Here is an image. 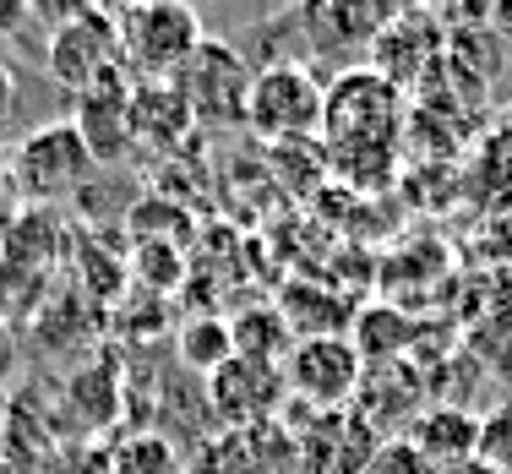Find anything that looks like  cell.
Segmentation results:
<instances>
[{
  "label": "cell",
  "instance_id": "cell-1",
  "mask_svg": "<svg viewBox=\"0 0 512 474\" xmlns=\"http://www.w3.org/2000/svg\"><path fill=\"white\" fill-rule=\"evenodd\" d=\"M115 33H120V66H126L131 82H175L180 66L207 39L202 17L191 6H180V0H137V6H120Z\"/></svg>",
  "mask_w": 512,
  "mask_h": 474
},
{
  "label": "cell",
  "instance_id": "cell-2",
  "mask_svg": "<svg viewBox=\"0 0 512 474\" xmlns=\"http://www.w3.org/2000/svg\"><path fill=\"white\" fill-rule=\"evenodd\" d=\"M11 180H17L22 202L28 208H50L66 197H77L82 186H88V175H99V164H93V153L82 148L77 126L71 120H50V126H33L28 137L11 148L6 158Z\"/></svg>",
  "mask_w": 512,
  "mask_h": 474
},
{
  "label": "cell",
  "instance_id": "cell-3",
  "mask_svg": "<svg viewBox=\"0 0 512 474\" xmlns=\"http://www.w3.org/2000/svg\"><path fill=\"white\" fill-rule=\"evenodd\" d=\"M278 425L295 436V474H365L371 458H376V447L387 442L355 404L327 409V415H311V409H300V404H284Z\"/></svg>",
  "mask_w": 512,
  "mask_h": 474
},
{
  "label": "cell",
  "instance_id": "cell-4",
  "mask_svg": "<svg viewBox=\"0 0 512 474\" xmlns=\"http://www.w3.org/2000/svg\"><path fill=\"white\" fill-rule=\"evenodd\" d=\"M44 66L71 99L104 88V82H120L126 66H120V33H115V11L99 6H71L66 17L55 22L50 50H44Z\"/></svg>",
  "mask_w": 512,
  "mask_h": 474
},
{
  "label": "cell",
  "instance_id": "cell-5",
  "mask_svg": "<svg viewBox=\"0 0 512 474\" xmlns=\"http://www.w3.org/2000/svg\"><path fill=\"white\" fill-rule=\"evenodd\" d=\"M322 82L311 77V66L300 60H278L251 77L246 99V126L262 142H306L322 137Z\"/></svg>",
  "mask_w": 512,
  "mask_h": 474
},
{
  "label": "cell",
  "instance_id": "cell-6",
  "mask_svg": "<svg viewBox=\"0 0 512 474\" xmlns=\"http://www.w3.org/2000/svg\"><path fill=\"white\" fill-rule=\"evenodd\" d=\"M365 382V360L355 355L349 333H327V338H295V349L284 355V387L289 404L327 415V409H349Z\"/></svg>",
  "mask_w": 512,
  "mask_h": 474
},
{
  "label": "cell",
  "instance_id": "cell-7",
  "mask_svg": "<svg viewBox=\"0 0 512 474\" xmlns=\"http://www.w3.org/2000/svg\"><path fill=\"white\" fill-rule=\"evenodd\" d=\"M251 77L246 55L229 39H202L197 55L180 66L175 88L191 104L197 126H246V99H251Z\"/></svg>",
  "mask_w": 512,
  "mask_h": 474
},
{
  "label": "cell",
  "instance_id": "cell-8",
  "mask_svg": "<svg viewBox=\"0 0 512 474\" xmlns=\"http://www.w3.org/2000/svg\"><path fill=\"white\" fill-rule=\"evenodd\" d=\"M207 404L224 420V431H251V425H273L289 404L284 387V366H267V360H246L229 355L224 366L207 376Z\"/></svg>",
  "mask_w": 512,
  "mask_h": 474
},
{
  "label": "cell",
  "instance_id": "cell-9",
  "mask_svg": "<svg viewBox=\"0 0 512 474\" xmlns=\"http://www.w3.org/2000/svg\"><path fill=\"white\" fill-rule=\"evenodd\" d=\"M447 55V28L442 11H393L387 28L371 39V71L382 82H393L398 93L420 88Z\"/></svg>",
  "mask_w": 512,
  "mask_h": 474
},
{
  "label": "cell",
  "instance_id": "cell-10",
  "mask_svg": "<svg viewBox=\"0 0 512 474\" xmlns=\"http://www.w3.org/2000/svg\"><path fill=\"white\" fill-rule=\"evenodd\" d=\"M71 126H77L82 148L93 153L99 169L126 164V158L137 153V142H131V77L82 93L77 109H71Z\"/></svg>",
  "mask_w": 512,
  "mask_h": 474
},
{
  "label": "cell",
  "instance_id": "cell-11",
  "mask_svg": "<svg viewBox=\"0 0 512 474\" xmlns=\"http://www.w3.org/2000/svg\"><path fill=\"white\" fill-rule=\"evenodd\" d=\"M404 442L431 469L453 474L458 464H469V458L480 453V415H474V409H463V404H453V398H431V404L409 420Z\"/></svg>",
  "mask_w": 512,
  "mask_h": 474
},
{
  "label": "cell",
  "instance_id": "cell-12",
  "mask_svg": "<svg viewBox=\"0 0 512 474\" xmlns=\"http://www.w3.org/2000/svg\"><path fill=\"white\" fill-rule=\"evenodd\" d=\"M202 474H295V436L284 425H251L224 431L202 453Z\"/></svg>",
  "mask_w": 512,
  "mask_h": 474
},
{
  "label": "cell",
  "instance_id": "cell-13",
  "mask_svg": "<svg viewBox=\"0 0 512 474\" xmlns=\"http://www.w3.org/2000/svg\"><path fill=\"white\" fill-rule=\"evenodd\" d=\"M197 131L191 104L175 82H131V142L148 153H175Z\"/></svg>",
  "mask_w": 512,
  "mask_h": 474
},
{
  "label": "cell",
  "instance_id": "cell-14",
  "mask_svg": "<svg viewBox=\"0 0 512 474\" xmlns=\"http://www.w3.org/2000/svg\"><path fill=\"white\" fill-rule=\"evenodd\" d=\"M355 355L365 366H398V360H409V344H414V327L409 316H398L393 306H371L355 322Z\"/></svg>",
  "mask_w": 512,
  "mask_h": 474
},
{
  "label": "cell",
  "instance_id": "cell-15",
  "mask_svg": "<svg viewBox=\"0 0 512 474\" xmlns=\"http://www.w3.org/2000/svg\"><path fill=\"white\" fill-rule=\"evenodd\" d=\"M387 17H393V6H322L311 22L333 44H365L371 50V39L387 28Z\"/></svg>",
  "mask_w": 512,
  "mask_h": 474
},
{
  "label": "cell",
  "instance_id": "cell-16",
  "mask_svg": "<svg viewBox=\"0 0 512 474\" xmlns=\"http://www.w3.org/2000/svg\"><path fill=\"white\" fill-rule=\"evenodd\" d=\"M469 344H474L469 355L480 360L485 371H496L502 382H512V300H507V306H496L480 327H474Z\"/></svg>",
  "mask_w": 512,
  "mask_h": 474
},
{
  "label": "cell",
  "instance_id": "cell-17",
  "mask_svg": "<svg viewBox=\"0 0 512 474\" xmlns=\"http://www.w3.org/2000/svg\"><path fill=\"white\" fill-rule=\"evenodd\" d=\"M180 349H186V360H191L197 371L213 376L229 355H235V338H229V322H224V316H202V322H191L186 333H180Z\"/></svg>",
  "mask_w": 512,
  "mask_h": 474
},
{
  "label": "cell",
  "instance_id": "cell-18",
  "mask_svg": "<svg viewBox=\"0 0 512 474\" xmlns=\"http://www.w3.org/2000/svg\"><path fill=\"white\" fill-rule=\"evenodd\" d=\"M480 464H491L496 474H512V398L480 415Z\"/></svg>",
  "mask_w": 512,
  "mask_h": 474
},
{
  "label": "cell",
  "instance_id": "cell-19",
  "mask_svg": "<svg viewBox=\"0 0 512 474\" xmlns=\"http://www.w3.org/2000/svg\"><path fill=\"white\" fill-rule=\"evenodd\" d=\"M109 474H175V453H169L158 436H137L115 453V469Z\"/></svg>",
  "mask_w": 512,
  "mask_h": 474
},
{
  "label": "cell",
  "instance_id": "cell-20",
  "mask_svg": "<svg viewBox=\"0 0 512 474\" xmlns=\"http://www.w3.org/2000/svg\"><path fill=\"white\" fill-rule=\"evenodd\" d=\"M365 474H442V469H431V464H425V458L404 442V436H393V442L376 447V458H371V469H365Z\"/></svg>",
  "mask_w": 512,
  "mask_h": 474
},
{
  "label": "cell",
  "instance_id": "cell-21",
  "mask_svg": "<svg viewBox=\"0 0 512 474\" xmlns=\"http://www.w3.org/2000/svg\"><path fill=\"white\" fill-rule=\"evenodd\" d=\"M28 213V202H22V191H17V180H11V169H6V158H0V240L17 229V218Z\"/></svg>",
  "mask_w": 512,
  "mask_h": 474
},
{
  "label": "cell",
  "instance_id": "cell-22",
  "mask_svg": "<svg viewBox=\"0 0 512 474\" xmlns=\"http://www.w3.org/2000/svg\"><path fill=\"white\" fill-rule=\"evenodd\" d=\"M491 235H496V257H512V191H502L491 208Z\"/></svg>",
  "mask_w": 512,
  "mask_h": 474
},
{
  "label": "cell",
  "instance_id": "cell-23",
  "mask_svg": "<svg viewBox=\"0 0 512 474\" xmlns=\"http://www.w3.org/2000/svg\"><path fill=\"white\" fill-rule=\"evenodd\" d=\"M28 17H33V6H22V0H0V44H6L17 28H28Z\"/></svg>",
  "mask_w": 512,
  "mask_h": 474
},
{
  "label": "cell",
  "instance_id": "cell-24",
  "mask_svg": "<svg viewBox=\"0 0 512 474\" xmlns=\"http://www.w3.org/2000/svg\"><path fill=\"white\" fill-rule=\"evenodd\" d=\"M485 28H491V39L512 44V0H491V11H485Z\"/></svg>",
  "mask_w": 512,
  "mask_h": 474
},
{
  "label": "cell",
  "instance_id": "cell-25",
  "mask_svg": "<svg viewBox=\"0 0 512 474\" xmlns=\"http://www.w3.org/2000/svg\"><path fill=\"white\" fill-rule=\"evenodd\" d=\"M11 366H17V333H11L6 311H0V382L11 376Z\"/></svg>",
  "mask_w": 512,
  "mask_h": 474
},
{
  "label": "cell",
  "instance_id": "cell-26",
  "mask_svg": "<svg viewBox=\"0 0 512 474\" xmlns=\"http://www.w3.org/2000/svg\"><path fill=\"white\" fill-rule=\"evenodd\" d=\"M17 109V71L0 60V126H6V115Z\"/></svg>",
  "mask_w": 512,
  "mask_h": 474
},
{
  "label": "cell",
  "instance_id": "cell-27",
  "mask_svg": "<svg viewBox=\"0 0 512 474\" xmlns=\"http://www.w3.org/2000/svg\"><path fill=\"white\" fill-rule=\"evenodd\" d=\"M453 474H496V469H491V464H480V458H469V464H458Z\"/></svg>",
  "mask_w": 512,
  "mask_h": 474
},
{
  "label": "cell",
  "instance_id": "cell-28",
  "mask_svg": "<svg viewBox=\"0 0 512 474\" xmlns=\"http://www.w3.org/2000/svg\"><path fill=\"white\" fill-rule=\"evenodd\" d=\"M0 425H6V387H0Z\"/></svg>",
  "mask_w": 512,
  "mask_h": 474
},
{
  "label": "cell",
  "instance_id": "cell-29",
  "mask_svg": "<svg viewBox=\"0 0 512 474\" xmlns=\"http://www.w3.org/2000/svg\"><path fill=\"white\" fill-rule=\"evenodd\" d=\"M502 120H507V126H512V104H507V115H502Z\"/></svg>",
  "mask_w": 512,
  "mask_h": 474
},
{
  "label": "cell",
  "instance_id": "cell-30",
  "mask_svg": "<svg viewBox=\"0 0 512 474\" xmlns=\"http://www.w3.org/2000/svg\"><path fill=\"white\" fill-rule=\"evenodd\" d=\"M0 474H6V464H0Z\"/></svg>",
  "mask_w": 512,
  "mask_h": 474
}]
</instances>
